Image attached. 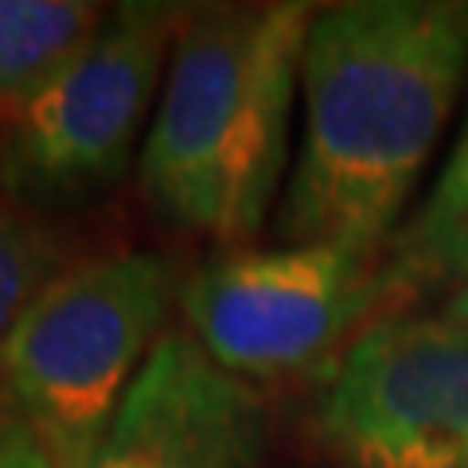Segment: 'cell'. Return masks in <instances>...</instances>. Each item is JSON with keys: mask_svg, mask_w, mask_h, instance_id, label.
Returning <instances> with one entry per match:
<instances>
[{"mask_svg": "<svg viewBox=\"0 0 468 468\" xmlns=\"http://www.w3.org/2000/svg\"><path fill=\"white\" fill-rule=\"evenodd\" d=\"M468 79V0L316 8L301 67V149L285 246L387 250Z\"/></svg>", "mask_w": 468, "mask_h": 468, "instance_id": "cell-1", "label": "cell"}, {"mask_svg": "<svg viewBox=\"0 0 468 468\" xmlns=\"http://www.w3.org/2000/svg\"><path fill=\"white\" fill-rule=\"evenodd\" d=\"M313 5L192 8L141 149V187L168 223L254 239L289 168Z\"/></svg>", "mask_w": 468, "mask_h": 468, "instance_id": "cell-2", "label": "cell"}, {"mask_svg": "<svg viewBox=\"0 0 468 468\" xmlns=\"http://www.w3.org/2000/svg\"><path fill=\"white\" fill-rule=\"evenodd\" d=\"M160 254H110L58 270L0 344V383L55 468H86L172 309Z\"/></svg>", "mask_w": 468, "mask_h": 468, "instance_id": "cell-3", "label": "cell"}, {"mask_svg": "<svg viewBox=\"0 0 468 468\" xmlns=\"http://www.w3.org/2000/svg\"><path fill=\"white\" fill-rule=\"evenodd\" d=\"M406 292L387 250L356 246H277L230 250L180 285L187 332L234 378H285L335 367Z\"/></svg>", "mask_w": 468, "mask_h": 468, "instance_id": "cell-4", "label": "cell"}, {"mask_svg": "<svg viewBox=\"0 0 468 468\" xmlns=\"http://www.w3.org/2000/svg\"><path fill=\"white\" fill-rule=\"evenodd\" d=\"M184 8L129 0L0 122V180L32 203H82L122 180Z\"/></svg>", "mask_w": 468, "mask_h": 468, "instance_id": "cell-5", "label": "cell"}, {"mask_svg": "<svg viewBox=\"0 0 468 468\" xmlns=\"http://www.w3.org/2000/svg\"><path fill=\"white\" fill-rule=\"evenodd\" d=\"M316 433L347 468H468V332L387 316L328 371Z\"/></svg>", "mask_w": 468, "mask_h": 468, "instance_id": "cell-6", "label": "cell"}, {"mask_svg": "<svg viewBox=\"0 0 468 468\" xmlns=\"http://www.w3.org/2000/svg\"><path fill=\"white\" fill-rule=\"evenodd\" d=\"M266 406L196 344L165 332L86 468H254Z\"/></svg>", "mask_w": 468, "mask_h": 468, "instance_id": "cell-7", "label": "cell"}, {"mask_svg": "<svg viewBox=\"0 0 468 468\" xmlns=\"http://www.w3.org/2000/svg\"><path fill=\"white\" fill-rule=\"evenodd\" d=\"M390 273L406 301L430 289L468 285V141L452 144L430 196L387 242Z\"/></svg>", "mask_w": 468, "mask_h": 468, "instance_id": "cell-8", "label": "cell"}, {"mask_svg": "<svg viewBox=\"0 0 468 468\" xmlns=\"http://www.w3.org/2000/svg\"><path fill=\"white\" fill-rule=\"evenodd\" d=\"M106 5L94 0H0V122L90 39Z\"/></svg>", "mask_w": 468, "mask_h": 468, "instance_id": "cell-9", "label": "cell"}, {"mask_svg": "<svg viewBox=\"0 0 468 468\" xmlns=\"http://www.w3.org/2000/svg\"><path fill=\"white\" fill-rule=\"evenodd\" d=\"M55 273L58 246L51 230L27 211L0 203V344Z\"/></svg>", "mask_w": 468, "mask_h": 468, "instance_id": "cell-10", "label": "cell"}, {"mask_svg": "<svg viewBox=\"0 0 468 468\" xmlns=\"http://www.w3.org/2000/svg\"><path fill=\"white\" fill-rule=\"evenodd\" d=\"M0 468H55L48 449L20 414H0Z\"/></svg>", "mask_w": 468, "mask_h": 468, "instance_id": "cell-11", "label": "cell"}, {"mask_svg": "<svg viewBox=\"0 0 468 468\" xmlns=\"http://www.w3.org/2000/svg\"><path fill=\"white\" fill-rule=\"evenodd\" d=\"M437 316L468 332V285H464V289H452L449 297L441 301V309H437Z\"/></svg>", "mask_w": 468, "mask_h": 468, "instance_id": "cell-12", "label": "cell"}, {"mask_svg": "<svg viewBox=\"0 0 468 468\" xmlns=\"http://www.w3.org/2000/svg\"><path fill=\"white\" fill-rule=\"evenodd\" d=\"M461 137H464V141H468V122H464V133H461Z\"/></svg>", "mask_w": 468, "mask_h": 468, "instance_id": "cell-13", "label": "cell"}, {"mask_svg": "<svg viewBox=\"0 0 468 468\" xmlns=\"http://www.w3.org/2000/svg\"><path fill=\"white\" fill-rule=\"evenodd\" d=\"M0 414H5V410H0Z\"/></svg>", "mask_w": 468, "mask_h": 468, "instance_id": "cell-14", "label": "cell"}]
</instances>
